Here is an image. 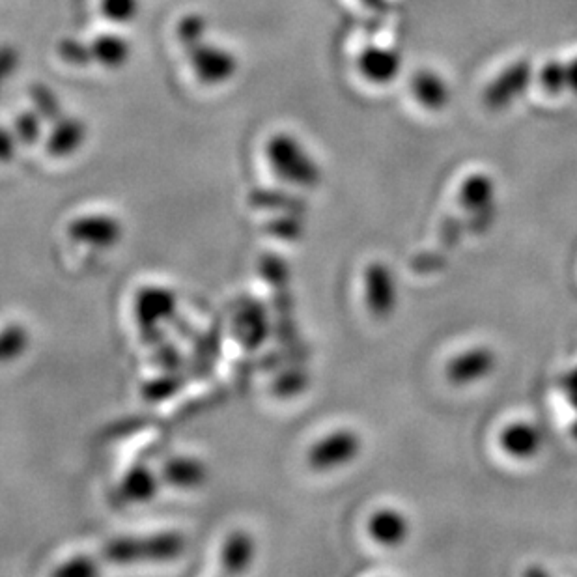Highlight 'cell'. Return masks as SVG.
Returning <instances> with one entry per match:
<instances>
[{
  "instance_id": "obj_1",
  "label": "cell",
  "mask_w": 577,
  "mask_h": 577,
  "mask_svg": "<svg viewBox=\"0 0 577 577\" xmlns=\"http://www.w3.org/2000/svg\"><path fill=\"white\" fill-rule=\"evenodd\" d=\"M264 154L273 174L282 183L297 189H314L322 183L324 174L320 163L296 135L284 131L271 135Z\"/></svg>"
},
{
  "instance_id": "obj_2",
  "label": "cell",
  "mask_w": 577,
  "mask_h": 577,
  "mask_svg": "<svg viewBox=\"0 0 577 577\" xmlns=\"http://www.w3.org/2000/svg\"><path fill=\"white\" fill-rule=\"evenodd\" d=\"M185 538L176 531L150 536H122L114 538L103 555L113 564L169 563L182 557Z\"/></svg>"
},
{
  "instance_id": "obj_3",
  "label": "cell",
  "mask_w": 577,
  "mask_h": 577,
  "mask_svg": "<svg viewBox=\"0 0 577 577\" xmlns=\"http://www.w3.org/2000/svg\"><path fill=\"white\" fill-rule=\"evenodd\" d=\"M363 452V437L352 428H337L318 437L307 451V464L316 473H335L350 467Z\"/></svg>"
},
{
  "instance_id": "obj_4",
  "label": "cell",
  "mask_w": 577,
  "mask_h": 577,
  "mask_svg": "<svg viewBox=\"0 0 577 577\" xmlns=\"http://www.w3.org/2000/svg\"><path fill=\"white\" fill-rule=\"evenodd\" d=\"M363 301L366 312L376 320H387L400 303V288L395 269L387 262L374 260L363 271Z\"/></svg>"
},
{
  "instance_id": "obj_5",
  "label": "cell",
  "mask_w": 577,
  "mask_h": 577,
  "mask_svg": "<svg viewBox=\"0 0 577 577\" xmlns=\"http://www.w3.org/2000/svg\"><path fill=\"white\" fill-rule=\"evenodd\" d=\"M183 51L195 77L204 85H225L228 81H232L240 70L238 57L230 49L217 43L202 40Z\"/></svg>"
},
{
  "instance_id": "obj_6",
  "label": "cell",
  "mask_w": 577,
  "mask_h": 577,
  "mask_svg": "<svg viewBox=\"0 0 577 577\" xmlns=\"http://www.w3.org/2000/svg\"><path fill=\"white\" fill-rule=\"evenodd\" d=\"M66 236L71 243L86 249L111 251L124 238V226L111 213H85L70 221Z\"/></svg>"
},
{
  "instance_id": "obj_7",
  "label": "cell",
  "mask_w": 577,
  "mask_h": 577,
  "mask_svg": "<svg viewBox=\"0 0 577 577\" xmlns=\"http://www.w3.org/2000/svg\"><path fill=\"white\" fill-rule=\"evenodd\" d=\"M499 365V357L492 346L475 344L456 353L445 366V376L452 387H475L490 380Z\"/></svg>"
},
{
  "instance_id": "obj_8",
  "label": "cell",
  "mask_w": 577,
  "mask_h": 577,
  "mask_svg": "<svg viewBox=\"0 0 577 577\" xmlns=\"http://www.w3.org/2000/svg\"><path fill=\"white\" fill-rule=\"evenodd\" d=\"M499 449L512 462H533L544 451L546 437L538 424L518 419L505 424L497 436Z\"/></svg>"
},
{
  "instance_id": "obj_9",
  "label": "cell",
  "mask_w": 577,
  "mask_h": 577,
  "mask_svg": "<svg viewBox=\"0 0 577 577\" xmlns=\"http://www.w3.org/2000/svg\"><path fill=\"white\" fill-rule=\"evenodd\" d=\"M366 536L383 549L402 548L411 536V520L398 507L376 508L365 523Z\"/></svg>"
},
{
  "instance_id": "obj_10",
  "label": "cell",
  "mask_w": 577,
  "mask_h": 577,
  "mask_svg": "<svg viewBox=\"0 0 577 577\" xmlns=\"http://www.w3.org/2000/svg\"><path fill=\"white\" fill-rule=\"evenodd\" d=\"M178 307L176 294L163 286H146L133 301V314L144 331L155 333L169 322Z\"/></svg>"
},
{
  "instance_id": "obj_11",
  "label": "cell",
  "mask_w": 577,
  "mask_h": 577,
  "mask_svg": "<svg viewBox=\"0 0 577 577\" xmlns=\"http://www.w3.org/2000/svg\"><path fill=\"white\" fill-rule=\"evenodd\" d=\"M163 486L174 492H197L210 479V469L204 460L193 454H174L163 464L161 471Z\"/></svg>"
},
{
  "instance_id": "obj_12",
  "label": "cell",
  "mask_w": 577,
  "mask_h": 577,
  "mask_svg": "<svg viewBox=\"0 0 577 577\" xmlns=\"http://www.w3.org/2000/svg\"><path fill=\"white\" fill-rule=\"evenodd\" d=\"M458 202L462 210L469 213L475 219H488L492 221L497 208V185L492 176L479 172L469 178H465L460 191H458Z\"/></svg>"
},
{
  "instance_id": "obj_13",
  "label": "cell",
  "mask_w": 577,
  "mask_h": 577,
  "mask_svg": "<svg viewBox=\"0 0 577 577\" xmlns=\"http://www.w3.org/2000/svg\"><path fill=\"white\" fill-rule=\"evenodd\" d=\"M357 70L372 85H389L402 70V58L391 47L366 45L357 57Z\"/></svg>"
},
{
  "instance_id": "obj_14",
  "label": "cell",
  "mask_w": 577,
  "mask_h": 577,
  "mask_svg": "<svg viewBox=\"0 0 577 577\" xmlns=\"http://www.w3.org/2000/svg\"><path fill=\"white\" fill-rule=\"evenodd\" d=\"M531 77H533V71L529 62L521 60L512 64L493 81L492 85L486 88V94H484L486 105L490 109H505L527 90Z\"/></svg>"
},
{
  "instance_id": "obj_15",
  "label": "cell",
  "mask_w": 577,
  "mask_h": 577,
  "mask_svg": "<svg viewBox=\"0 0 577 577\" xmlns=\"http://www.w3.org/2000/svg\"><path fill=\"white\" fill-rule=\"evenodd\" d=\"M163 486L161 475L155 473L148 465H131L126 471V475L118 482V495L126 505H148L152 503L159 488Z\"/></svg>"
},
{
  "instance_id": "obj_16",
  "label": "cell",
  "mask_w": 577,
  "mask_h": 577,
  "mask_svg": "<svg viewBox=\"0 0 577 577\" xmlns=\"http://www.w3.org/2000/svg\"><path fill=\"white\" fill-rule=\"evenodd\" d=\"M256 553H258L256 538L245 529H236L225 536L219 549V563L226 574L238 576L253 568Z\"/></svg>"
},
{
  "instance_id": "obj_17",
  "label": "cell",
  "mask_w": 577,
  "mask_h": 577,
  "mask_svg": "<svg viewBox=\"0 0 577 577\" xmlns=\"http://www.w3.org/2000/svg\"><path fill=\"white\" fill-rule=\"evenodd\" d=\"M51 126L53 129L49 131L45 139L47 154L64 159V157L77 154L85 146L86 139H88V127L81 118L64 114Z\"/></svg>"
},
{
  "instance_id": "obj_18",
  "label": "cell",
  "mask_w": 577,
  "mask_h": 577,
  "mask_svg": "<svg viewBox=\"0 0 577 577\" xmlns=\"http://www.w3.org/2000/svg\"><path fill=\"white\" fill-rule=\"evenodd\" d=\"M409 86L413 98L417 103H421L424 109L439 111L451 101V90L436 71L421 70L413 73Z\"/></svg>"
},
{
  "instance_id": "obj_19",
  "label": "cell",
  "mask_w": 577,
  "mask_h": 577,
  "mask_svg": "<svg viewBox=\"0 0 577 577\" xmlns=\"http://www.w3.org/2000/svg\"><path fill=\"white\" fill-rule=\"evenodd\" d=\"M94 62L103 66L105 70H120L124 68L131 58V43L124 36L114 32L98 34L92 42Z\"/></svg>"
},
{
  "instance_id": "obj_20",
  "label": "cell",
  "mask_w": 577,
  "mask_h": 577,
  "mask_svg": "<svg viewBox=\"0 0 577 577\" xmlns=\"http://www.w3.org/2000/svg\"><path fill=\"white\" fill-rule=\"evenodd\" d=\"M236 338L238 342H243L247 348H258L268 333L266 325V314L260 305H251L238 310L236 320H234Z\"/></svg>"
},
{
  "instance_id": "obj_21",
  "label": "cell",
  "mask_w": 577,
  "mask_h": 577,
  "mask_svg": "<svg viewBox=\"0 0 577 577\" xmlns=\"http://www.w3.org/2000/svg\"><path fill=\"white\" fill-rule=\"evenodd\" d=\"M29 96L30 101H32V109L42 114V118L47 124H55L58 118H62L66 114L57 92L45 83H34L30 86Z\"/></svg>"
},
{
  "instance_id": "obj_22",
  "label": "cell",
  "mask_w": 577,
  "mask_h": 577,
  "mask_svg": "<svg viewBox=\"0 0 577 577\" xmlns=\"http://www.w3.org/2000/svg\"><path fill=\"white\" fill-rule=\"evenodd\" d=\"M29 331L21 324H8L2 331V359L4 363H14L19 357H23L29 350Z\"/></svg>"
},
{
  "instance_id": "obj_23",
  "label": "cell",
  "mask_w": 577,
  "mask_h": 577,
  "mask_svg": "<svg viewBox=\"0 0 577 577\" xmlns=\"http://www.w3.org/2000/svg\"><path fill=\"white\" fill-rule=\"evenodd\" d=\"M208 27H210V23H208L206 15L198 14V12L185 14L176 25V38L183 49H187L195 43L206 40Z\"/></svg>"
},
{
  "instance_id": "obj_24",
  "label": "cell",
  "mask_w": 577,
  "mask_h": 577,
  "mask_svg": "<svg viewBox=\"0 0 577 577\" xmlns=\"http://www.w3.org/2000/svg\"><path fill=\"white\" fill-rule=\"evenodd\" d=\"M58 57L62 62H66L68 66H75V68H88L90 64H94V53H92V45L77 40V38H62L57 43Z\"/></svg>"
},
{
  "instance_id": "obj_25",
  "label": "cell",
  "mask_w": 577,
  "mask_h": 577,
  "mask_svg": "<svg viewBox=\"0 0 577 577\" xmlns=\"http://www.w3.org/2000/svg\"><path fill=\"white\" fill-rule=\"evenodd\" d=\"M43 120L42 114L34 109H27L21 111L14 118V133L17 141L25 146H32L42 139L43 135Z\"/></svg>"
},
{
  "instance_id": "obj_26",
  "label": "cell",
  "mask_w": 577,
  "mask_h": 577,
  "mask_svg": "<svg viewBox=\"0 0 577 577\" xmlns=\"http://www.w3.org/2000/svg\"><path fill=\"white\" fill-rule=\"evenodd\" d=\"M99 14L116 25H127L141 14V0H99Z\"/></svg>"
},
{
  "instance_id": "obj_27",
  "label": "cell",
  "mask_w": 577,
  "mask_h": 577,
  "mask_svg": "<svg viewBox=\"0 0 577 577\" xmlns=\"http://www.w3.org/2000/svg\"><path fill=\"white\" fill-rule=\"evenodd\" d=\"M99 572V563L88 555H73L55 570V574L62 577H92L98 576Z\"/></svg>"
},
{
  "instance_id": "obj_28",
  "label": "cell",
  "mask_w": 577,
  "mask_h": 577,
  "mask_svg": "<svg viewBox=\"0 0 577 577\" xmlns=\"http://www.w3.org/2000/svg\"><path fill=\"white\" fill-rule=\"evenodd\" d=\"M540 83L542 86L551 92V94H559L568 88L566 83V64L563 62H548L542 73H540Z\"/></svg>"
},
{
  "instance_id": "obj_29",
  "label": "cell",
  "mask_w": 577,
  "mask_h": 577,
  "mask_svg": "<svg viewBox=\"0 0 577 577\" xmlns=\"http://www.w3.org/2000/svg\"><path fill=\"white\" fill-rule=\"evenodd\" d=\"M17 137H15L14 129L10 127H4L2 131V148H0V154H2V159L4 161H10L12 159V154H14L15 144H17Z\"/></svg>"
},
{
  "instance_id": "obj_30",
  "label": "cell",
  "mask_w": 577,
  "mask_h": 577,
  "mask_svg": "<svg viewBox=\"0 0 577 577\" xmlns=\"http://www.w3.org/2000/svg\"><path fill=\"white\" fill-rule=\"evenodd\" d=\"M566 83L568 88L577 94V58L566 64Z\"/></svg>"
},
{
  "instance_id": "obj_31",
  "label": "cell",
  "mask_w": 577,
  "mask_h": 577,
  "mask_svg": "<svg viewBox=\"0 0 577 577\" xmlns=\"http://www.w3.org/2000/svg\"><path fill=\"white\" fill-rule=\"evenodd\" d=\"M12 60H17V55H15L14 51H10V49H4L2 62H0V66H2V70H4V75H8V73L12 71V66H10Z\"/></svg>"
},
{
  "instance_id": "obj_32",
  "label": "cell",
  "mask_w": 577,
  "mask_h": 577,
  "mask_svg": "<svg viewBox=\"0 0 577 577\" xmlns=\"http://www.w3.org/2000/svg\"><path fill=\"white\" fill-rule=\"evenodd\" d=\"M365 6L372 8V10H381L385 6V0H361Z\"/></svg>"
}]
</instances>
